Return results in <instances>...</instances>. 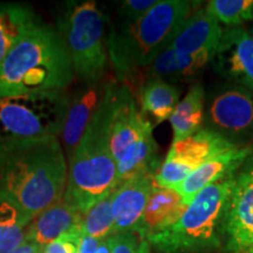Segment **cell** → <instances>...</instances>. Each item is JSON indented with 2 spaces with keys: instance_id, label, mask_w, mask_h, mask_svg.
I'll return each instance as SVG.
<instances>
[{
  "instance_id": "5bb4252c",
  "label": "cell",
  "mask_w": 253,
  "mask_h": 253,
  "mask_svg": "<svg viewBox=\"0 0 253 253\" xmlns=\"http://www.w3.org/2000/svg\"><path fill=\"white\" fill-rule=\"evenodd\" d=\"M106 89L107 84H101V81L84 84L73 95L61 131L63 145L69 157L73 156L94 114L102 102Z\"/></svg>"
},
{
  "instance_id": "7a4b0ae2",
  "label": "cell",
  "mask_w": 253,
  "mask_h": 253,
  "mask_svg": "<svg viewBox=\"0 0 253 253\" xmlns=\"http://www.w3.org/2000/svg\"><path fill=\"white\" fill-rule=\"evenodd\" d=\"M74 77L62 37L39 23L15 43L0 65V97L65 90Z\"/></svg>"
},
{
  "instance_id": "484cf974",
  "label": "cell",
  "mask_w": 253,
  "mask_h": 253,
  "mask_svg": "<svg viewBox=\"0 0 253 253\" xmlns=\"http://www.w3.org/2000/svg\"><path fill=\"white\" fill-rule=\"evenodd\" d=\"M149 243L132 231L112 235V253H150Z\"/></svg>"
},
{
  "instance_id": "277c9868",
  "label": "cell",
  "mask_w": 253,
  "mask_h": 253,
  "mask_svg": "<svg viewBox=\"0 0 253 253\" xmlns=\"http://www.w3.org/2000/svg\"><path fill=\"white\" fill-rule=\"evenodd\" d=\"M198 4L201 2L160 0L142 18L114 26L107 38V49L119 78L131 77L149 67L170 45L186 19L199 8Z\"/></svg>"
},
{
  "instance_id": "4dcf8cb0",
  "label": "cell",
  "mask_w": 253,
  "mask_h": 253,
  "mask_svg": "<svg viewBox=\"0 0 253 253\" xmlns=\"http://www.w3.org/2000/svg\"><path fill=\"white\" fill-rule=\"evenodd\" d=\"M43 246L34 242H30V240H26L24 244L18 246L17 249H14L13 251L9 253H42Z\"/></svg>"
},
{
  "instance_id": "ac0fdd59",
  "label": "cell",
  "mask_w": 253,
  "mask_h": 253,
  "mask_svg": "<svg viewBox=\"0 0 253 253\" xmlns=\"http://www.w3.org/2000/svg\"><path fill=\"white\" fill-rule=\"evenodd\" d=\"M84 214L66 203L65 199H61L31 221L27 230V240L45 246L63 233L80 226Z\"/></svg>"
},
{
  "instance_id": "8fae6325",
  "label": "cell",
  "mask_w": 253,
  "mask_h": 253,
  "mask_svg": "<svg viewBox=\"0 0 253 253\" xmlns=\"http://www.w3.org/2000/svg\"><path fill=\"white\" fill-rule=\"evenodd\" d=\"M153 128L149 120L138 110L130 88L119 84L110 125V149L115 162L131 144Z\"/></svg>"
},
{
  "instance_id": "7c38bea8",
  "label": "cell",
  "mask_w": 253,
  "mask_h": 253,
  "mask_svg": "<svg viewBox=\"0 0 253 253\" xmlns=\"http://www.w3.org/2000/svg\"><path fill=\"white\" fill-rule=\"evenodd\" d=\"M155 185V173H144L120 183L113 192V235L136 232Z\"/></svg>"
},
{
  "instance_id": "4fadbf2b",
  "label": "cell",
  "mask_w": 253,
  "mask_h": 253,
  "mask_svg": "<svg viewBox=\"0 0 253 253\" xmlns=\"http://www.w3.org/2000/svg\"><path fill=\"white\" fill-rule=\"evenodd\" d=\"M237 148L239 147L231 143L221 135L210 129L202 128L184 140L172 142L166 158L179 164L191 175L196 169L218 155Z\"/></svg>"
},
{
  "instance_id": "83f0119b",
  "label": "cell",
  "mask_w": 253,
  "mask_h": 253,
  "mask_svg": "<svg viewBox=\"0 0 253 253\" xmlns=\"http://www.w3.org/2000/svg\"><path fill=\"white\" fill-rule=\"evenodd\" d=\"M160 0H125L119 6L122 21H135L148 13Z\"/></svg>"
},
{
  "instance_id": "f1b7e54d",
  "label": "cell",
  "mask_w": 253,
  "mask_h": 253,
  "mask_svg": "<svg viewBox=\"0 0 253 253\" xmlns=\"http://www.w3.org/2000/svg\"><path fill=\"white\" fill-rule=\"evenodd\" d=\"M20 219H28L32 221V219L21 214L12 205L7 203H0V239H1L6 227L13 225L14 223H17Z\"/></svg>"
},
{
  "instance_id": "3957f363",
  "label": "cell",
  "mask_w": 253,
  "mask_h": 253,
  "mask_svg": "<svg viewBox=\"0 0 253 253\" xmlns=\"http://www.w3.org/2000/svg\"><path fill=\"white\" fill-rule=\"evenodd\" d=\"M118 84H107L102 102L71 157L63 199L84 216L120 185L118 167L110 149V125Z\"/></svg>"
},
{
  "instance_id": "7402d4cb",
  "label": "cell",
  "mask_w": 253,
  "mask_h": 253,
  "mask_svg": "<svg viewBox=\"0 0 253 253\" xmlns=\"http://www.w3.org/2000/svg\"><path fill=\"white\" fill-rule=\"evenodd\" d=\"M205 118V90L202 84H195L184 99L179 101L173 110L170 123L172 126L173 141L184 140L201 130Z\"/></svg>"
},
{
  "instance_id": "4316f807",
  "label": "cell",
  "mask_w": 253,
  "mask_h": 253,
  "mask_svg": "<svg viewBox=\"0 0 253 253\" xmlns=\"http://www.w3.org/2000/svg\"><path fill=\"white\" fill-rule=\"evenodd\" d=\"M82 237L81 225L63 233L54 242L43 246L42 253H78Z\"/></svg>"
},
{
  "instance_id": "8992f818",
  "label": "cell",
  "mask_w": 253,
  "mask_h": 253,
  "mask_svg": "<svg viewBox=\"0 0 253 253\" xmlns=\"http://www.w3.org/2000/svg\"><path fill=\"white\" fill-rule=\"evenodd\" d=\"M104 25L106 17L93 0L66 2L58 17V32L67 46L75 74L84 84L100 82L106 72Z\"/></svg>"
},
{
  "instance_id": "52a82bcc",
  "label": "cell",
  "mask_w": 253,
  "mask_h": 253,
  "mask_svg": "<svg viewBox=\"0 0 253 253\" xmlns=\"http://www.w3.org/2000/svg\"><path fill=\"white\" fill-rule=\"evenodd\" d=\"M71 99L60 91L0 97V144L61 135Z\"/></svg>"
},
{
  "instance_id": "d4e9b609",
  "label": "cell",
  "mask_w": 253,
  "mask_h": 253,
  "mask_svg": "<svg viewBox=\"0 0 253 253\" xmlns=\"http://www.w3.org/2000/svg\"><path fill=\"white\" fill-rule=\"evenodd\" d=\"M113 194L106 197L84 216L81 224L82 235L90 236L94 238L102 239L109 237L114 232V216L112 210Z\"/></svg>"
},
{
  "instance_id": "e0dca14e",
  "label": "cell",
  "mask_w": 253,
  "mask_h": 253,
  "mask_svg": "<svg viewBox=\"0 0 253 253\" xmlns=\"http://www.w3.org/2000/svg\"><path fill=\"white\" fill-rule=\"evenodd\" d=\"M188 207L176 190L155 185L136 233L148 240L172 226Z\"/></svg>"
},
{
  "instance_id": "1f68e13d",
  "label": "cell",
  "mask_w": 253,
  "mask_h": 253,
  "mask_svg": "<svg viewBox=\"0 0 253 253\" xmlns=\"http://www.w3.org/2000/svg\"><path fill=\"white\" fill-rule=\"evenodd\" d=\"M96 253H112V236L106 237L100 240Z\"/></svg>"
},
{
  "instance_id": "603a6c76",
  "label": "cell",
  "mask_w": 253,
  "mask_h": 253,
  "mask_svg": "<svg viewBox=\"0 0 253 253\" xmlns=\"http://www.w3.org/2000/svg\"><path fill=\"white\" fill-rule=\"evenodd\" d=\"M181 89L173 84L149 78L140 93L142 113L150 115L156 125L170 120L173 110L179 103Z\"/></svg>"
},
{
  "instance_id": "6da1fadb",
  "label": "cell",
  "mask_w": 253,
  "mask_h": 253,
  "mask_svg": "<svg viewBox=\"0 0 253 253\" xmlns=\"http://www.w3.org/2000/svg\"><path fill=\"white\" fill-rule=\"evenodd\" d=\"M67 181L66 156L55 136L0 144V203L30 219L63 199Z\"/></svg>"
},
{
  "instance_id": "9a60e30c",
  "label": "cell",
  "mask_w": 253,
  "mask_h": 253,
  "mask_svg": "<svg viewBox=\"0 0 253 253\" xmlns=\"http://www.w3.org/2000/svg\"><path fill=\"white\" fill-rule=\"evenodd\" d=\"M223 33L224 28L212 15L208 13L205 7L197 8L186 19L168 47L186 54H213Z\"/></svg>"
},
{
  "instance_id": "f546056e",
  "label": "cell",
  "mask_w": 253,
  "mask_h": 253,
  "mask_svg": "<svg viewBox=\"0 0 253 253\" xmlns=\"http://www.w3.org/2000/svg\"><path fill=\"white\" fill-rule=\"evenodd\" d=\"M100 240L101 239L94 238V237L82 235L78 253H96Z\"/></svg>"
},
{
  "instance_id": "30bf717a",
  "label": "cell",
  "mask_w": 253,
  "mask_h": 253,
  "mask_svg": "<svg viewBox=\"0 0 253 253\" xmlns=\"http://www.w3.org/2000/svg\"><path fill=\"white\" fill-rule=\"evenodd\" d=\"M211 65L226 82L253 90V34L242 26L225 28Z\"/></svg>"
},
{
  "instance_id": "d6986e66",
  "label": "cell",
  "mask_w": 253,
  "mask_h": 253,
  "mask_svg": "<svg viewBox=\"0 0 253 253\" xmlns=\"http://www.w3.org/2000/svg\"><path fill=\"white\" fill-rule=\"evenodd\" d=\"M212 55L209 53L186 54L168 47L148 67V75L169 84L188 81L203 72L209 63H211Z\"/></svg>"
},
{
  "instance_id": "836d02e7",
  "label": "cell",
  "mask_w": 253,
  "mask_h": 253,
  "mask_svg": "<svg viewBox=\"0 0 253 253\" xmlns=\"http://www.w3.org/2000/svg\"><path fill=\"white\" fill-rule=\"evenodd\" d=\"M251 33H252V34H253V28H252V32H251Z\"/></svg>"
},
{
  "instance_id": "d6a6232c",
  "label": "cell",
  "mask_w": 253,
  "mask_h": 253,
  "mask_svg": "<svg viewBox=\"0 0 253 253\" xmlns=\"http://www.w3.org/2000/svg\"><path fill=\"white\" fill-rule=\"evenodd\" d=\"M251 150H252V155H253V145L251 147Z\"/></svg>"
},
{
  "instance_id": "9c48e42d",
  "label": "cell",
  "mask_w": 253,
  "mask_h": 253,
  "mask_svg": "<svg viewBox=\"0 0 253 253\" xmlns=\"http://www.w3.org/2000/svg\"><path fill=\"white\" fill-rule=\"evenodd\" d=\"M224 253H253V155L237 172L227 204Z\"/></svg>"
},
{
  "instance_id": "ba28073f",
  "label": "cell",
  "mask_w": 253,
  "mask_h": 253,
  "mask_svg": "<svg viewBox=\"0 0 253 253\" xmlns=\"http://www.w3.org/2000/svg\"><path fill=\"white\" fill-rule=\"evenodd\" d=\"M204 125L244 148L253 140V90L230 82L214 88L208 100Z\"/></svg>"
},
{
  "instance_id": "5b68a950",
  "label": "cell",
  "mask_w": 253,
  "mask_h": 253,
  "mask_svg": "<svg viewBox=\"0 0 253 253\" xmlns=\"http://www.w3.org/2000/svg\"><path fill=\"white\" fill-rule=\"evenodd\" d=\"M237 172L202 190L172 226L148 238V243L163 253H207L223 248L227 204Z\"/></svg>"
},
{
  "instance_id": "2e32d148",
  "label": "cell",
  "mask_w": 253,
  "mask_h": 253,
  "mask_svg": "<svg viewBox=\"0 0 253 253\" xmlns=\"http://www.w3.org/2000/svg\"><path fill=\"white\" fill-rule=\"evenodd\" d=\"M252 150L250 147L237 148L218 155L209 162L199 167L182 183L176 191L181 195L186 205L194 201L202 190L225 177L233 175L242 168Z\"/></svg>"
},
{
  "instance_id": "cb8c5ba5",
  "label": "cell",
  "mask_w": 253,
  "mask_h": 253,
  "mask_svg": "<svg viewBox=\"0 0 253 253\" xmlns=\"http://www.w3.org/2000/svg\"><path fill=\"white\" fill-rule=\"evenodd\" d=\"M205 9L227 27H239L253 19V0H211Z\"/></svg>"
},
{
  "instance_id": "44dd1931",
  "label": "cell",
  "mask_w": 253,
  "mask_h": 253,
  "mask_svg": "<svg viewBox=\"0 0 253 253\" xmlns=\"http://www.w3.org/2000/svg\"><path fill=\"white\" fill-rule=\"evenodd\" d=\"M158 145L155 141L153 130L148 131L138 141L131 144L116 162L120 183L144 173H155L161 163L157 156Z\"/></svg>"
},
{
  "instance_id": "ffe728a7",
  "label": "cell",
  "mask_w": 253,
  "mask_h": 253,
  "mask_svg": "<svg viewBox=\"0 0 253 253\" xmlns=\"http://www.w3.org/2000/svg\"><path fill=\"white\" fill-rule=\"evenodd\" d=\"M39 23L30 6L17 2L0 4V65L15 43Z\"/></svg>"
}]
</instances>
